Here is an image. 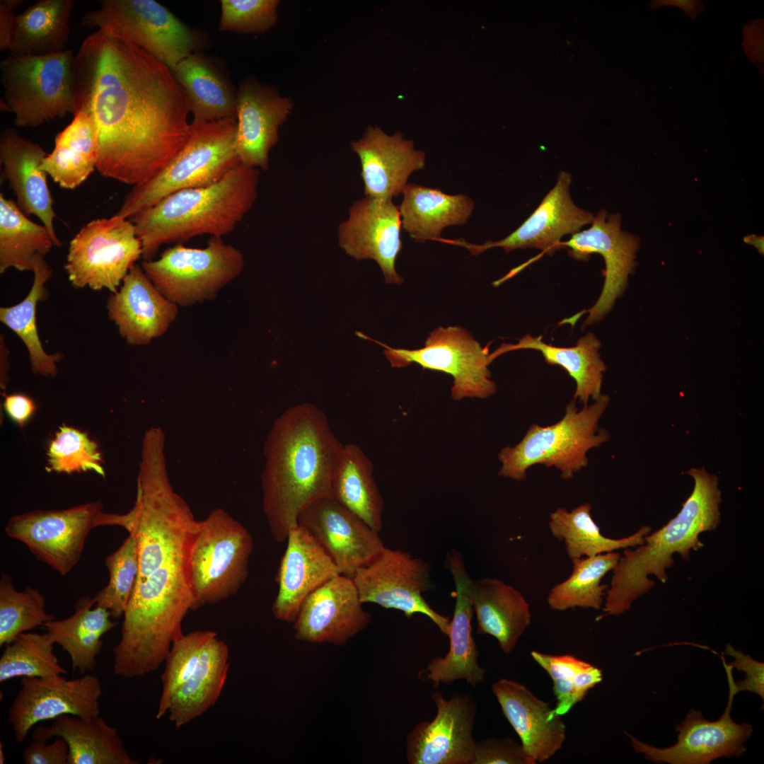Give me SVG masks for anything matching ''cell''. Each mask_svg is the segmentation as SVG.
<instances>
[{"instance_id":"22","label":"cell","mask_w":764,"mask_h":764,"mask_svg":"<svg viewBox=\"0 0 764 764\" xmlns=\"http://www.w3.org/2000/svg\"><path fill=\"white\" fill-rule=\"evenodd\" d=\"M350 577L337 574L311 592L293 622L296 639L343 645L371 622Z\"/></svg>"},{"instance_id":"2","label":"cell","mask_w":764,"mask_h":764,"mask_svg":"<svg viewBox=\"0 0 764 764\" xmlns=\"http://www.w3.org/2000/svg\"><path fill=\"white\" fill-rule=\"evenodd\" d=\"M190 508L173 490L166 464L139 465L133 507L120 514V526L137 543L139 573L123 615L114 667L132 677L157 670L191 610L190 558L199 531Z\"/></svg>"},{"instance_id":"28","label":"cell","mask_w":764,"mask_h":764,"mask_svg":"<svg viewBox=\"0 0 764 764\" xmlns=\"http://www.w3.org/2000/svg\"><path fill=\"white\" fill-rule=\"evenodd\" d=\"M448 564L456 586V605L450 622L448 652L444 656L432 659L426 667V678L434 686L465 679L472 686L481 683L486 671L479 666V652L472 635L473 614L472 587L473 580L464 562L456 550L448 555Z\"/></svg>"},{"instance_id":"14","label":"cell","mask_w":764,"mask_h":764,"mask_svg":"<svg viewBox=\"0 0 764 764\" xmlns=\"http://www.w3.org/2000/svg\"><path fill=\"white\" fill-rule=\"evenodd\" d=\"M83 24L132 42L171 70L192 54L193 33L168 9L153 0H100Z\"/></svg>"},{"instance_id":"8","label":"cell","mask_w":764,"mask_h":764,"mask_svg":"<svg viewBox=\"0 0 764 764\" xmlns=\"http://www.w3.org/2000/svg\"><path fill=\"white\" fill-rule=\"evenodd\" d=\"M71 50L42 56L11 55L0 62L4 100L19 127H36L75 114Z\"/></svg>"},{"instance_id":"32","label":"cell","mask_w":764,"mask_h":764,"mask_svg":"<svg viewBox=\"0 0 764 764\" xmlns=\"http://www.w3.org/2000/svg\"><path fill=\"white\" fill-rule=\"evenodd\" d=\"M471 598L478 632L494 637L502 652L510 654L531 620L524 596L499 579L483 577L473 581Z\"/></svg>"},{"instance_id":"56","label":"cell","mask_w":764,"mask_h":764,"mask_svg":"<svg viewBox=\"0 0 764 764\" xmlns=\"http://www.w3.org/2000/svg\"><path fill=\"white\" fill-rule=\"evenodd\" d=\"M3 406L8 416L19 427H23L36 410L34 400L21 393L3 395Z\"/></svg>"},{"instance_id":"33","label":"cell","mask_w":764,"mask_h":764,"mask_svg":"<svg viewBox=\"0 0 764 764\" xmlns=\"http://www.w3.org/2000/svg\"><path fill=\"white\" fill-rule=\"evenodd\" d=\"M601 344L592 332L579 338L575 346L556 347L547 344L542 337L526 335L516 344H502L490 354L492 362L497 357L508 352L519 349H533L541 352L545 361L551 365L565 369L576 382L574 400L587 405L590 399L594 401L601 394L603 373L606 366L599 354Z\"/></svg>"},{"instance_id":"58","label":"cell","mask_w":764,"mask_h":764,"mask_svg":"<svg viewBox=\"0 0 764 764\" xmlns=\"http://www.w3.org/2000/svg\"><path fill=\"white\" fill-rule=\"evenodd\" d=\"M664 6L679 8L692 20H695L705 8L702 1L698 0H654L650 3L651 8L654 10Z\"/></svg>"},{"instance_id":"3","label":"cell","mask_w":764,"mask_h":764,"mask_svg":"<svg viewBox=\"0 0 764 764\" xmlns=\"http://www.w3.org/2000/svg\"><path fill=\"white\" fill-rule=\"evenodd\" d=\"M342 446L325 414L312 404L291 406L275 420L265 443L262 475V509L274 540L286 541L306 507L331 497Z\"/></svg>"},{"instance_id":"15","label":"cell","mask_w":764,"mask_h":764,"mask_svg":"<svg viewBox=\"0 0 764 764\" xmlns=\"http://www.w3.org/2000/svg\"><path fill=\"white\" fill-rule=\"evenodd\" d=\"M430 569L428 562L413 557L407 552L385 547L352 579L362 603H372L398 610L407 618L423 614L448 635L449 618L435 611L422 596L432 586Z\"/></svg>"},{"instance_id":"57","label":"cell","mask_w":764,"mask_h":764,"mask_svg":"<svg viewBox=\"0 0 764 764\" xmlns=\"http://www.w3.org/2000/svg\"><path fill=\"white\" fill-rule=\"evenodd\" d=\"M23 2V0L0 1V50L1 51L8 50L12 29L16 17L14 11Z\"/></svg>"},{"instance_id":"51","label":"cell","mask_w":764,"mask_h":764,"mask_svg":"<svg viewBox=\"0 0 764 764\" xmlns=\"http://www.w3.org/2000/svg\"><path fill=\"white\" fill-rule=\"evenodd\" d=\"M277 0H222L221 30L240 33H263L271 28L277 18Z\"/></svg>"},{"instance_id":"53","label":"cell","mask_w":764,"mask_h":764,"mask_svg":"<svg viewBox=\"0 0 764 764\" xmlns=\"http://www.w3.org/2000/svg\"><path fill=\"white\" fill-rule=\"evenodd\" d=\"M725 653L735 659L729 664L733 668L746 673L743 680L735 682L737 691L748 690L758 694L763 700L764 664L736 650L729 644L727 645Z\"/></svg>"},{"instance_id":"20","label":"cell","mask_w":764,"mask_h":764,"mask_svg":"<svg viewBox=\"0 0 764 764\" xmlns=\"http://www.w3.org/2000/svg\"><path fill=\"white\" fill-rule=\"evenodd\" d=\"M436 714L422 721L407 736L410 764H470L476 741L473 736L477 705L470 694L458 693L446 700L432 695Z\"/></svg>"},{"instance_id":"45","label":"cell","mask_w":764,"mask_h":764,"mask_svg":"<svg viewBox=\"0 0 764 764\" xmlns=\"http://www.w3.org/2000/svg\"><path fill=\"white\" fill-rule=\"evenodd\" d=\"M51 635L23 632L5 644L0 658V682L14 678L66 673L54 652Z\"/></svg>"},{"instance_id":"42","label":"cell","mask_w":764,"mask_h":764,"mask_svg":"<svg viewBox=\"0 0 764 764\" xmlns=\"http://www.w3.org/2000/svg\"><path fill=\"white\" fill-rule=\"evenodd\" d=\"M37 255L34 262V279L28 295L18 303L0 308V321L14 332L23 341L29 354L33 373L45 376L57 374V363L63 354L57 352L47 354L40 341L36 320L37 303L46 299V282L50 279L52 270L45 260Z\"/></svg>"},{"instance_id":"26","label":"cell","mask_w":764,"mask_h":764,"mask_svg":"<svg viewBox=\"0 0 764 764\" xmlns=\"http://www.w3.org/2000/svg\"><path fill=\"white\" fill-rule=\"evenodd\" d=\"M292 106L291 100L274 88L253 80L242 82L236 95L235 141L241 163L268 168L270 152Z\"/></svg>"},{"instance_id":"44","label":"cell","mask_w":764,"mask_h":764,"mask_svg":"<svg viewBox=\"0 0 764 764\" xmlns=\"http://www.w3.org/2000/svg\"><path fill=\"white\" fill-rule=\"evenodd\" d=\"M620 557L613 551L572 560L570 576L554 586L548 596L550 608L560 611L575 608L600 609L606 589L601 580L614 569Z\"/></svg>"},{"instance_id":"17","label":"cell","mask_w":764,"mask_h":764,"mask_svg":"<svg viewBox=\"0 0 764 764\" xmlns=\"http://www.w3.org/2000/svg\"><path fill=\"white\" fill-rule=\"evenodd\" d=\"M56 674L21 678V688L8 710L16 741L23 743L36 724L71 714L91 718L100 714L102 685L99 678L86 674L66 679Z\"/></svg>"},{"instance_id":"6","label":"cell","mask_w":764,"mask_h":764,"mask_svg":"<svg viewBox=\"0 0 764 764\" xmlns=\"http://www.w3.org/2000/svg\"><path fill=\"white\" fill-rule=\"evenodd\" d=\"M236 120L192 122L189 138L151 180L133 186L115 214L130 219L175 192L216 183L241 163L236 149Z\"/></svg>"},{"instance_id":"7","label":"cell","mask_w":764,"mask_h":764,"mask_svg":"<svg viewBox=\"0 0 764 764\" xmlns=\"http://www.w3.org/2000/svg\"><path fill=\"white\" fill-rule=\"evenodd\" d=\"M608 403L609 397L602 394L579 410L573 400L557 422L545 427L532 424L517 444L499 452V475L521 481L530 467L539 464L556 468L565 480L572 478L588 465L587 452L609 439L608 432L598 427Z\"/></svg>"},{"instance_id":"59","label":"cell","mask_w":764,"mask_h":764,"mask_svg":"<svg viewBox=\"0 0 764 764\" xmlns=\"http://www.w3.org/2000/svg\"><path fill=\"white\" fill-rule=\"evenodd\" d=\"M8 357L9 350L6 345L4 336L1 333L0 337V387L1 395L6 394V389L9 380Z\"/></svg>"},{"instance_id":"47","label":"cell","mask_w":764,"mask_h":764,"mask_svg":"<svg viewBox=\"0 0 764 764\" xmlns=\"http://www.w3.org/2000/svg\"><path fill=\"white\" fill-rule=\"evenodd\" d=\"M55 619L45 609V597L37 589L27 586L16 589L10 575L2 573L0 579V646L21 633L44 625Z\"/></svg>"},{"instance_id":"24","label":"cell","mask_w":764,"mask_h":764,"mask_svg":"<svg viewBox=\"0 0 764 764\" xmlns=\"http://www.w3.org/2000/svg\"><path fill=\"white\" fill-rule=\"evenodd\" d=\"M106 308L120 335L132 346L146 345L162 336L178 313V306L157 290L138 264L110 294Z\"/></svg>"},{"instance_id":"37","label":"cell","mask_w":764,"mask_h":764,"mask_svg":"<svg viewBox=\"0 0 764 764\" xmlns=\"http://www.w3.org/2000/svg\"><path fill=\"white\" fill-rule=\"evenodd\" d=\"M98 149L96 125L88 112L80 110L56 135L54 146L42 167L61 187L73 190L96 169Z\"/></svg>"},{"instance_id":"30","label":"cell","mask_w":764,"mask_h":764,"mask_svg":"<svg viewBox=\"0 0 764 764\" xmlns=\"http://www.w3.org/2000/svg\"><path fill=\"white\" fill-rule=\"evenodd\" d=\"M492 690L524 751L537 763L550 759L562 748L566 726L555 709L513 680L499 679Z\"/></svg>"},{"instance_id":"4","label":"cell","mask_w":764,"mask_h":764,"mask_svg":"<svg viewBox=\"0 0 764 764\" xmlns=\"http://www.w3.org/2000/svg\"><path fill=\"white\" fill-rule=\"evenodd\" d=\"M259 180V169L241 163L216 183L175 192L135 214L142 257L154 260L164 244L231 233L253 207Z\"/></svg>"},{"instance_id":"13","label":"cell","mask_w":764,"mask_h":764,"mask_svg":"<svg viewBox=\"0 0 764 764\" xmlns=\"http://www.w3.org/2000/svg\"><path fill=\"white\" fill-rule=\"evenodd\" d=\"M384 347L383 353L392 367L403 368L412 363L423 369L439 371L452 376L451 397L487 398L497 390L491 379L489 345L482 347L465 329L460 326L439 327L427 337L419 349L393 348L357 332Z\"/></svg>"},{"instance_id":"36","label":"cell","mask_w":764,"mask_h":764,"mask_svg":"<svg viewBox=\"0 0 764 764\" xmlns=\"http://www.w3.org/2000/svg\"><path fill=\"white\" fill-rule=\"evenodd\" d=\"M228 659V646L217 635L204 645L195 671L171 700L168 719L176 729L202 715L216 702L227 678Z\"/></svg>"},{"instance_id":"48","label":"cell","mask_w":764,"mask_h":764,"mask_svg":"<svg viewBox=\"0 0 764 764\" xmlns=\"http://www.w3.org/2000/svg\"><path fill=\"white\" fill-rule=\"evenodd\" d=\"M103 463L96 441L86 432L63 424L49 444L46 470L66 474L93 471L105 478Z\"/></svg>"},{"instance_id":"12","label":"cell","mask_w":764,"mask_h":764,"mask_svg":"<svg viewBox=\"0 0 764 764\" xmlns=\"http://www.w3.org/2000/svg\"><path fill=\"white\" fill-rule=\"evenodd\" d=\"M142 246L129 219L116 214L92 220L69 243L64 270L76 289L116 292Z\"/></svg>"},{"instance_id":"49","label":"cell","mask_w":764,"mask_h":764,"mask_svg":"<svg viewBox=\"0 0 764 764\" xmlns=\"http://www.w3.org/2000/svg\"><path fill=\"white\" fill-rule=\"evenodd\" d=\"M109 572L107 585L93 597L96 606L108 610L112 618L123 616L137 583L139 554L135 538L129 534L122 544L105 559Z\"/></svg>"},{"instance_id":"40","label":"cell","mask_w":764,"mask_h":764,"mask_svg":"<svg viewBox=\"0 0 764 764\" xmlns=\"http://www.w3.org/2000/svg\"><path fill=\"white\" fill-rule=\"evenodd\" d=\"M172 71L186 94L193 122L236 120V96L201 55L190 54Z\"/></svg>"},{"instance_id":"11","label":"cell","mask_w":764,"mask_h":764,"mask_svg":"<svg viewBox=\"0 0 764 764\" xmlns=\"http://www.w3.org/2000/svg\"><path fill=\"white\" fill-rule=\"evenodd\" d=\"M119 514L105 513L100 500L68 509H35L11 516L5 532L62 576L76 565L95 528L117 526Z\"/></svg>"},{"instance_id":"1","label":"cell","mask_w":764,"mask_h":764,"mask_svg":"<svg viewBox=\"0 0 764 764\" xmlns=\"http://www.w3.org/2000/svg\"><path fill=\"white\" fill-rule=\"evenodd\" d=\"M75 113L92 117L98 135L96 170L135 186L158 175L186 144L190 112L172 70L121 36L97 30L72 66Z\"/></svg>"},{"instance_id":"31","label":"cell","mask_w":764,"mask_h":764,"mask_svg":"<svg viewBox=\"0 0 764 764\" xmlns=\"http://www.w3.org/2000/svg\"><path fill=\"white\" fill-rule=\"evenodd\" d=\"M62 738L69 747L68 764H137L127 753L116 728L99 715L83 718L64 714L54 719L50 727H40L34 741H47Z\"/></svg>"},{"instance_id":"9","label":"cell","mask_w":764,"mask_h":764,"mask_svg":"<svg viewBox=\"0 0 764 764\" xmlns=\"http://www.w3.org/2000/svg\"><path fill=\"white\" fill-rule=\"evenodd\" d=\"M253 550L248 530L221 509L202 521L190 558L191 610L235 595L245 582Z\"/></svg>"},{"instance_id":"54","label":"cell","mask_w":764,"mask_h":764,"mask_svg":"<svg viewBox=\"0 0 764 764\" xmlns=\"http://www.w3.org/2000/svg\"><path fill=\"white\" fill-rule=\"evenodd\" d=\"M69 747L60 737L51 743L34 741L23 751V760L26 764H68Z\"/></svg>"},{"instance_id":"60","label":"cell","mask_w":764,"mask_h":764,"mask_svg":"<svg viewBox=\"0 0 764 764\" xmlns=\"http://www.w3.org/2000/svg\"><path fill=\"white\" fill-rule=\"evenodd\" d=\"M4 744L0 743V764H4L5 761V755L3 749Z\"/></svg>"},{"instance_id":"29","label":"cell","mask_w":764,"mask_h":764,"mask_svg":"<svg viewBox=\"0 0 764 764\" xmlns=\"http://www.w3.org/2000/svg\"><path fill=\"white\" fill-rule=\"evenodd\" d=\"M47 153L38 144L7 128L0 135V163L4 179L16 197V204L28 216H37L60 246L54 226L56 214L42 163Z\"/></svg>"},{"instance_id":"43","label":"cell","mask_w":764,"mask_h":764,"mask_svg":"<svg viewBox=\"0 0 764 764\" xmlns=\"http://www.w3.org/2000/svg\"><path fill=\"white\" fill-rule=\"evenodd\" d=\"M59 245L43 224H37L16 202L0 194V273L14 268L33 272L37 255Z\"/></svg>"},{"instance_id":"52","label":"cell","mask_w":764,"mask_h":764,"mask_svg":"<svg viewBox=\"0 0 764 764\" xmlns=\"http://www.w3.org/2000/svg\"><path fill=\"white\" fill-rule=\"evenodd\" d=\"M513 739L491 738L475 743L470 764H536Z\"/></svg>"},{"instance_id":"46","label":"cell","mask_w":764,"mask_h":764,"mask_svg":"<svg viewBox=\"0 0 764 764\" xmlns=\"http://www.w3.org/2000/svg\"><path fill=\"white\" fill-rule=\"evenodd\" d=\"M531 656L552 680L557 701L555 710L560 715L567 713L603 680L601 669L574 656L536 651Z\"/></svg>"},{"instance_id":"21","label":"cell","mask_w":764,"mask_h":764,"mask_svg":"<svg viewBox=\"0 0 764 764\" xmlns=\"http://www.w3.org/2000/svg\"><path fill=\"white\" fill-rule=\"evenodd\" d=\"M297 523L318 543L341 574L350 578L385 548L379 532L332 497L309 504L299 515Z\"/></svg>"},{"instance_id":"23","label":"cell","mask_w":764,"mask_h":764,"mask_svg":"<svg viewBox=\"0 0 764 764\" xmlns=\"http://www.w3.org/2000/svg\"><path fill=\"white\" fill-rule=\"evenodd\" d=\"M399 207L391 199L366 197L354 202L337 229L340 247L357 260L371 259L379 265L387 284H400L395 270L403 248Z\"/></svg>"},{"instance_id":"16","label":"cell","mask_w":764,"mask_h":764,"mask_svg":"<svg viewBox=\"0 0 764 764\" xmlns=\"http://www.w3.org/2000/svg\"><path fill=\"white\" fill-rule=\"evenodd\" d=\"M723 664L729 688V700L718 720L708 721L700 711L690 710L684 721L676 726L678 741L659 748L627 734L635 751L654 763L670 764H707L721 757L739 756L746 751V741L751 736L752 726L736 723L730 716L734 695L738 693L732 676L733 667Z\"/></svg>"},{"instance_id":"10","label":"cell","mask_w":764,"mask_h":764,"mask_svg":"<svg viewBox=\"0 0 764 764\" xmlns=\"http://www.w3.org/2000/svg\"><path fill=\"white\" fill-rule=\"evenodd\" d=\"M244 267L242 253L221 237H211L203 248L175 244L141 267L157 290L178 306L214 299L238 277Z\"/></svg>"},{"instance_id":"38","label":"cell","mask_w":764,"mask_h":764,"mask_svg":"<svg viewBox=\"0 0 764 764\" xmlns=\"http://www.w3.org/2000/svg\"><path fill=\"white\" fill-rule=\"evenodd\" d=\"M112 618L108 610L96 606L93 598L84 596L76 601L71 616L54 619L43 627L54 643L69 655L73 669L84 674L96 666L103 636L117 625Z\"/></svg>"},{"instance_id":"55","label":"cell","mask_w":764,"mask_h":764,"mask_svg":"<svg viewBox=\"0 0 764 764\" xmlns=\"http://www.w3.org/2000/svg\"><path fill=\"white\" fill-rule=\"evenodd\" d=\"M743 40L742 45L748 58L758 68L762 75L763 72V21L754 20L748 22L743 27Z\"/></svg>"},{"instance_id":"34","label":"cell","mask_w":764,"mask_h":764,"mask_svg":"<svg viewBox=\"0 0 764 764\" xmlns=\"http://www.w3.org/2000/svg\"><path fill=\"white\" fill-rule=\"evenodd\" d=\"M398 207L402 228L415 241L424 243L441 237L444 228L464 224L474 208L465 195H447L441 190L407 183Z\"/></svg>"},{"instance_id":"25","label":"cell","mask_w":764,"mask_h":764,"mask_svg":"<svg viewBox=\"0 0 764 764\" xmlns=\"http://www.w3.org/2000/svg\"><path fill=\"white\" fill-rule=\"evenodd\" d=\"M275 580L278 591L272 606L277 620L293 623L305 598L339 569L313 536L298 523L291 527Z\"/></svg>"},{"instance_id":"41","label":"cell","mask_w":764,"mask_h":764,"mask_svg":"<svg viewBox=\"0 0 764 764\" xmlns=\"http://www.w3.org/2000/svg\"><path fill=\"white\" fill-rule=\"evenodd\" d=\"M591 512V505L585 503L570 511L558 508L550 514V531L555 538L565 543L572 560L640 545L651 531V528L645 526L623 538H607L601 533Z\"/></svg>"},{"instance_id":"19","label":"cell","mask_w":764,"mask_h":764,"mask_svg":"<svg viewBox=\"0 0 764 764\" xmlns=\"http://www.w3.org/2000/svg\"><path fill=\"white\" fill-rule=\"evenodd\" d=\"M571 183L569 173H560L555 185L535 211L518 228L502 240L487 241L481 245L468 243L464 239L441 237L435 238L434 241L463 247L473 255L497 247L503 248L507 253L517 249L536 248L545 253H553L561 248V239L564 236L579 232L584 226L591 224L594 217L591 212L574 203L569 192Z\"/></svg>"},{"instance_id":"5","label":"cell","mask_w":764,"mask_h":764,"mask_svg":"<svg viewBox=\"0 0 764 764\" xmlns=\"http://www.w3.org/2000/svg\"><path fill=\"white\" fill-rule=\"evenodd\" d=\"M694 480V488L678 514L666 525L644 537V543L635 550L626 549L613 569L607 591L604 611L618 615L629 610L632 603L647 593L654 575L662 583L668 579L666 570L673 565L678 553L688 560L690 550L704 546L699 536L715 529L721 518V492L716 475L705 469L691 468L687 472Z\"/></svg>"},{"instance_id":"18","label":"cell","mask_w":764,"mask_h":764,"mask_svg":"<svg viewBox=\"0 0 764 764\" xmlns=\"http://www.w3.org/2000/svg\"><path fill=\"white\" fill-rule=\"evenodd\" d=\"M560 247H567L569 255L577 260H587L594 253L603 257L606 265L603 289L595 304L584 312L589 315L583 325L599 322L627 288L629 276L636 266L638 237L621 229L619 214L608 215L601 209L594 216L590 228L572 234L567 241L561 242Z\"/></svg>"},{"instance_id":"27","label":"cell","mask_w":764,"mask_h":764,"mask_svg":"<svg viewBox=\"0 0 764 764\" xmlns=\"http://www.w3.org/2000/svg\"><path fill=\"white\" fill-rule=\"evenodd\" d=\"M350 146L360 160L366 197L392 200L403 192L410 175L425 165V153L415 149L412 141L378 127H369Z\"/></svg>"},{"instance_id":"50","label":"cell","mask_w":764,"mask_h":764,"mask_svg":"<svg viewBox=\"0 0 764 764\" xmlns=\"http://www.w3.org/2000/svg\"><path fill=\"white\" fill-rule=\"evenodd\" d=\"M216 635L212 630H196L174 640L163 662L157 719L168 713L174 695L195 671L204 645Z\"/></svg>"},{"instance_id":"39","label":"cell","mask_w":764,"mask_h":764,"mask_svg":"<svg viewBox=\"0 0 764 764\" xmlns=\"http://www.w3.org/2000/svg\"><path fill=\"white\" fill-rule=\"evenodd\" d=\"M73 0H39L16 15L8 51L16 56H42L64 51Z\"/></svg>"},{"instance_id":"35","label":"cell","mask_w":764,"mask_h":764,"mask_svg":"<svg viewBox=\"0 0 764 764\" xmlns=\"http://www.w3.org/2000/svg\"><path fill=\"white\" fill-rule=\"evenodd\" d=\"M331 497L372 529L383 528L384 500L374 475V465L357 444L343 445L331 479Z\"/></svg>"}]
</instances>
